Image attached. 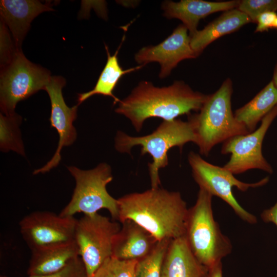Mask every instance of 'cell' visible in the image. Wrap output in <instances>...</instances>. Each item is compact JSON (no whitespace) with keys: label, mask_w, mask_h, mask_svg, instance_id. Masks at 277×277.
<instances>
[{"label":"cell","mask_w":277,"mask_h":277,"mask_svg":"<svg viewBox=\"0 0 277 277\" xmlns=\"http://www.w3.org/2000/svg\"><path fill=\"white\" fill-rule=\"evenodd\" d=\"M276 116L277 105L263 118L258 129L247 134L232 137L223 143L222 154H231L224 167L233 174L253 169L272 173L271 166L263 155L262 144L268 129Z\"/></svg>","instance_id":"8fae6325"},{"label":"cell","mask_w":277,"mask_h":277,"mask_svg":"<svg viewBox=\"0 0 277 277\" xmlns=\"http://www.w3.org/2000/svg\"><path fill=\"white\" fill-rule=\"evenodd\" d=\"M277 19V13L275 11H267L262 13L256 18L255 32H262L273 28Z\"/></svg>","instance_id":"83f0119b"},{"label":"cell","mask_w":277,"mask_h":277,"mask_svg":"<svg viewBox=\"0 0 277 277\" xmlns=\"http://www.w3.org/2000/svg\"><path fill=\"white\" fill-rule=\"evenodd\" d=\"M171 241L157 242L147 255L138 261L135 277H161L164 258Z\"/></svg>","instance_id":"603a6c76"},{"label":"cell","mask_w":277,"mask_h":277,"mask_svg":"<svg viewBox=\"0 0 277 277\" xmlns=\"http://www.w3.org/2000/svg\"><path fill=\"white\" fill-rule=\"evenodd\" d=\"M54 10L50 2L36 0H1V19L8 28L17 49L22 45L32 21L41 13Z\"/></svg>","instance_id":"5bb4252c"},{"label":"cell","mask_w":277,"mask_h":277,"mask_svg":"<svg viewBox=\"0 0 277 277\" xmlns=\"http://www.w3.org/2000/svg\"><path fill=\"white\" fill-rule=\"evenodd\" d=\"M207 268L194 255L183 236L170 242L164 258L161 277H203Z\"/></svg>","instance_id":"e0dca14e"},{"label":"cell","mask_w":277,"mask_h":277,"mask_svg":"<svg viewBox=\"0 0 277 277\" xmlns=\"http://www.w3.org/2000/svg\"><path fill=\"white\" fill-rule=\"evenodd\" d=\"M17 49L11 38L10 32L1 19L0 24V61L1 69L7 65L12 60Z\"/></svg>","instance_id":"484cf974"},{"label":"cell","mask_w":277,"mask_h":277,"mask_svg":"<svg viewBox=\"0 0 277 277\" xmlns=\"http://www.w3.org/2000/svg\"><path fill=\"white\" fill-rule=\"evenodd\" d=\"M196 141L195 123L193 115L187 121L180 119L164 121L151 133L142 136H130L118 131L115 137V148L121 153H130L131 148L140 146L142 155L148 153L153 161L148 164L152 188L159 187L160 169L168 164V152L172 147L180 150L189 142L195 144Z\"/></svg>","instance_id":"3957f363"},{"label":"cell","mask_w":277,"mask_h":277,"mask_svg":"<svg viewBox=\"0 0 277 277\" xmlns=\"http://www.w3.org/2000/svg\"><path fill=\"white\" fill-rule=\"evenodd\" d=\"M80 257L75 242L31 251L28 275H44L58 272Z\"/></svg>","instance_id":"d6986e66"},{"label":"cell","mask_w":277,"mask_h":277,"mask_svg":"<svg viewBox=\"0 0 277 277\" xmlns=\"http://www.w3.org/2000/svg\"><path fill=\"white\" fill-rule=\"evenodd\" d=\"M188 31L183 24H180L158 45L142 48L135 54V61L144 66L150 62H157L161 66L159 77L168 76L180 62L197 57L191 47Z\"/></svg>","instance_id":"4fadbf2b"},{"label":"cell","mask_w":277,"mask_h":277,"mask_svg":"<svg viewBox=\"0 0 277 277\" xmlns=\"http://www.w3.org/2000/svg\"><path fill=\"white\" fill-rule=\"evenodd\" d=\"M121 228L118 223L97 213L84 214L77 220L74 241L87 277H93L105 260L112 255L114 241Z\"/></svg>","instance_id":"ba28073f"},{"label":"cell","mask_w":277,"mask_h":277,"mask_svg":"<svg viewBox=\"0 0 277 277\" xmlns=\"http://www.w3.org/2000/svg\"><path fill=\"white\" fill-rule=\"evenodd\" d=\"M261 217L264 222L273 223L277 226V203L270 208L264 210Z\"/></svg>","instance_id":"f1b7e54d"},{"label":"cell","mask_w":277,"mask_h":277,"mask_svg":"<svg viewBox=\"0 0 277 277\" xmlns=\"http://www.w3.org/2000/svg\"><path fill=\"white\" fill-rule=\"evenodd\" d=\"M212 197L200 188L195 204L188 210L184 235L194 255L208 268L221 263L232 250L230 240L214 219Z\"/></svg>","instance_id":"277c9868"},{"label":"cell","mask_w":277,"mask_h":277,"mask_svg":"<svg viewBox=\"0 0 277 277\" xmlns=\"http://www.w3.org/2000/svg\"><path fill=\"white\" fill-rule=\"evenodd\" d=\"M65 84L66 80L63 76H51L45 88L51 103V126L57 130L59 141L52 159L43 167L35 170L33 174L45 173L56 167L61 159L62 149L72 144L76 138V131L73 123L76 118L78 105L69 107L66 104L62 93Z\"/></svg>","instance_id":"7c38bea8"},{"label":"cell","mask_w":277,"mask_h":277,"mask_svg":"<svg viewBox=\"0 0 277 277\" xmlns=\"http://www.w3.org/2000/svg\"><path fill=\"white\" fill-rule=\"evenodd\" d=\"M188 160L192 176L200 188L206 190L212 196L221 199L244 221L250 224L256 222V217L239 204L232 193V188L235 187L244 192L250 188H256L267 184L269 181L268 177L256 183H246L236 179L232 172L224 167L212 164L193 151L189 153Z\"/></svg>","instance_id":"9c48e42d"},{"label":"cell","mask_w":277,"mask_h":277,"mask_svg":"<svg viewBox=\"0 0 277 277\" xmlns=\"http://www.w3.org/2000/svg\"><path fill=\"white\" fill-rule=\"evenodd\" d=\"M249 23L251 21L248 16L237 8L225 11L203 29L190 36L191 47L198 56L215 40Z\"/></svg>","instance_id":"ac0fdd59"},{"label":"cell","mask_w":277,"mask_h":277,"mask_svg":"<svg viewBox=\"0 0 277 277\" xmlns=\"http://www.w3.org/2000/svg\"><path fill=\"white\" fill-rule=\"evenodd\" d=\"M239 1L208 2L203 0H182L174 2L165 1L162 3L163 15L168 19L181 20L187 28L189 36L198 30L200 21L210 14L237 8Z\"/></svg>","instance_id":"9a60e30c"},{"label":"cell","mask_w":277,"mask_h":277,"mask_svg":"<svg viewBox=\"0 0 277 277\" xmlns=\"http://www.w3.org/2000/svg\"><path fill=\"white\" fill-rule=\"evenodd\" d=\"M273 28L277 30V19H276V22L275 23V24L274 25Z\"/></svg>","instance_id":"1f68e13d"},{"label":"cell","mask_w":277,"mask_h":277,"mask_svg":"<svg viewBox=\"0 0 277 277\" xmlns=\"http://www.w3.org/2000/svg\"><path fill=\"white\" fill-rule=\"evenodd\" d=\"M77 220L50 211H35L19 222L20 232L31 251L74 241Z\"/></svg>","instance_id":"30bf717a"},{"label":"cell","mask_w":277,"mask_h":277,"mask_svg":"<svg viewBox=\"0 0 277 277\" xmlns=\"http://www.w3.org/2000/svg\"><path fill=\"white\" fill-rule=\"evenodd\" d=\"M237 9L247 15L251 23H256L257 17L262 13L277 11V0L239 1Z\"/></svg>","instance_id":"d4e9b609"},{"label":"cell","mask_w":277,"mask_h":277,"mask_svg":"<svg viewBox=\"0 0 277 277\" xmlns=\"http://www.w3.org/2000/svg\"><path fill=\"white\" fill-rule=\"evenodd\" d=\"M122 224L114 241L112 256L121 260L139 261L151 251L157 241L133 221L128 220Z\"/></svg>","instance_id":"2e32d148"},{"label":"cell","mask_w":277,"mask_h":277,"mask_svg":"<svg viewBox=\"0 0 277 277\" xmlns=\"http://www.w3.org/2000/svg\"><path fill=\"white\" fill-rule=\"evenodd\" d=\"M203 277H223L222 263L207 268Z\"/></svg>","instance_id":"f546056e"},{"label":"cell","mask_w":277,"mask_h":277,"mask_svg":"<svg viewBox=\"0 0 277 277\" xmlns=\"http://www.w3.org/2000/svg\"><path fill=\"white\" fill-rule=\"evenodd\" d=\"M22 118L16 113L10 115L0 114V147L1 151L10 150L25 155L19 125Z\"/></svg>","instance_id":"7402d4cb"},{"label":"cell","mask_w":277,"mask_h":277,"mask_svg":"<svg viewBox=\"0 0 277 277\" xmlns=\"http://www.w3.org/2000/svg\"><path fill=\"white\" fill-rule=\"evenodd\" d=\"M50 72L32 63L17 49L10 62L1 69L0 107L2 113H15L17 104L41 90H45Z\"/></svg>","instance_id":"52a82bcc"},{"label":"cell","mask_w":277,"mask_h":277,"mask_svg":"<svg viewBox=\"0 0 277 277\" xmlns=\"http://www.w3.org/2000/svg\"><path fill=\"white\" fill-rule=\"evenodd\" d=\"M27 277H87L84 264L80 257L71 261L62 270L53 273L28 275Z\"/></svg>","instance_id":"4316f807"},{"label":"cell","mask_w":277,"mask_h":277,"mask_svg":"<svg viewBox=\"0 0 277 277\" xmlns=\"http://www.w3.org/2000/svg\"><path fill=\"white\" fill-rule=\"evenodd\" d=\"M117 203L120 222L133 221L157 242L185 235L189 209L179 192L151 188L125 195Z\"/></svg>","instance_id":"6da1fadb"},{"label":"cell","mask_w":277,"mask_h":277,"mask_svg":"<svg viewBox=\"0 0 277 277\" xmlns=\"http://www.w3.org/2000/svg\"><path fill=\"white\" fill-rule=\"evenodd\" d=\"M0 277H8V276H6V275H1L0 276Z\"/></svg>","instance_id":"d6a6232c"},{"label":"cell","mask_w":277,"mask_h":277,"mask_svg":"<svg viewBox=\"0 0 277 277\" xmlns=\"http://www.w3.org/2000/svg\"><path fill=\"white\" fill-rule=\"evenodd\" d=\"M68 169L75 179V187L71 199L60 214L65 216H73L79 212L92 214L105 209L112 219L118 220L117 200L110 195L106 188L113 179L110 166L102 163L88 170L74 166L68 167Z\"/></svg>","instance_id":"8992f818"},{"label":"cell","mask_w":277,"mask_h":277,"mask_svg":"<svg viewBox=\"0 0 277 277\" xmlns=\"http://www.w3.org/2000/svg\"><path fill=\"white\" fill-rule=\"evenodd\" d=\"M138 261L125 260L111 256L101 264L93 277H135Z\"/></svg>","instance_id":"cb8c5ba5"},{"label":"cell","mask_w":277,"mask_h":277,"mask_svg":"<svg viewBox=\"0 0 277 277\" xmlns=\"http://www.w3.org/2000/svg\"><path fill=\"white\" fill-rule=\"evenodd\" d=\"M124 39V36L118 49L112 55L110 54L108 47L105 45L107 54V60L105 66L93 89L89 91L78 94L77 105L78 106L82 102L95 94H101L111 97L114 100V104L118 103L120 100L114 95L113 90L119 80L125 74L137 70L144 66V65H138L126 70L123 69L119 64L117 55Z\"/></svg>","instance_id":"44dd1931"},{"label":"cell","mask_w":277,"mask_h":277,"mask_svg":"<svg viewBox=\"0 0 277 277\" xmlns=\"http://www.w3.org/2000/svg\"><path fill=\"white\" fill-rule=\"evenodd\" d=\"M232 83L225 80L219 89L208 96L199 114H193L196 141L201 154L208 156L217 144L240 135L249 133L235 118L231 109Z\"/></svg>","instance_id":"5b68a950"},{"label":"cell","mask_w":277,"mask_h":277,"mask_svg":"<svg viewBox=\"0 0 277 277\" xmlns=\"http://www.w3.org/2000/svg\"><path fill=\"white\" fill-rule=\"evenodd\" d=\"M276 105L277 89L271 81L251 101L236 109L234 115L251 133Z\"/></svg>","instance_id":"ffe728a7"},{"label":"cell","mask_w":277,"mask_h":277,"mask_svg":"<svg viewBox=\"0 0 277 277\" xmlns=\"http://www.w3.org/2000/svg\"><path fill=\"white\" fill-rule=\"evenodd\" d=\"M272 82H273L274 85L277 89V63L275 65V68L274 70Z\"/></svg>","instance_id":"4dcf8cb0"},{"label":"cell","mask_w":277,"mask_h":277,"mask_svg":"<svg viewBox=\"0 0 277 277\" xmlns=\"http://www.w3.org/2000/svg\"><path fill=\"white\" fill-rule=\"evenodd\" d=\"M208 96L193 91L182 81L163 87L143 81L128 96L120 100L115 111L128 118L140 132L148 118L171 121L191 111H200Z\"/></svg>","instance_id":"7a4b0ae2"}]
</instances>
